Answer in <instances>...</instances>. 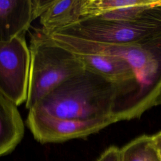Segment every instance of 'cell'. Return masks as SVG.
<instances>
[{
	"instance_id": "cell-8",
	"label": "cell",
	"mask_w": 161,
	"mask_h": 161,
	"mask_svg": "<svg viewBox=\"0 0 161 161\" xmlns=\"http://www.w3.org/2000/svg\"><path fill=\"white\" fill-rule=\"evenodd\" d=\"M17 106L0 92V157L11 153L23 137L25 126Z\"/></svg>"
},
{
	"instance_id": "cell-4",
	"label": "cell",
	"mask_w": 161,
	"mask_h": 161,
	"mask_svg": "<svg viewBox=\"0 0 161 161\" xmlns=\"http://www.w3.org/2000/svg\"><path fill=\"white\" fill-rule=\"evenodd\" d=\"M53 33L103 43H137L161 33V1H156L142 17L135 19H106L85 17Z\"/></svg>"
},
{
	"instance_id": "cell-15",
	"label": "cell",
	"mask_w": 161,
	"mask_h": 161,
	"mask_svg": "<svg viewBox=\"0 0 161 161\" xmlns=\"http://www.w3.org/2000/svg\"><path fill=\"white\" fill-rule=\"evenodd\" d=\"M158 161H160V159H159V160H158Z\"/></svg>"
},
{
	"instance_id": "cell-1",
	"label": "cell",
	"mask_w": 161,
	"mask_h": 161,
	"mask_svg": "<svg viewBox=\"0 0 161 161\" xmlns=\"http://www.w3.org/2000/svg\"><path fill=\"white\" fill-rule=\"evenodd\" d=\"M123 87L85 69L67 79L31 109L65 119H106L116 116L125 99Z\"/></svg>"
},
{
	"instance_id": "cell-10",
	"label": "cell",
	"mask_w": 161,
	"mask_h": 161,
	"mask_svg": "<svg viewBox=\"0 0 161 161\" xmlns=\"http://www.w3.org/2000/svg\"><path fill=\"white\" fill-rule=\"evenodd\" d=\"M158 160L152 136H140L119 149V161Z\"/></svg>"
},
{
	"instance_id": "cell-2",
	"label": "cell",
	"mask_w": 161,
	"mask_h": 161,
	"mask_svg": "<svg viewBox=\"0 0 161 161\" xmlns=\"http://www.w3.org/2000/svg\"><path fill=\"white\" fill-rule=\"evenodd\" d=\"M58 45L76 55H110L125 60L133 70L138 92L131 119L155 106L161 91V33L137 43L114 45L103 43L62 35L48 34Z\"/></svg>"
},
{
	"instance_id": "cell-7",
	"label": "cell",
	"mask_w": 161,
	"mask_h": 161,
	"mask_svg": "<svg viewBox=\"0 0 161 161\" xmlns=\"http://www.w3.org/2000/svg\"><path fill=\"white\" fill-rule=\"evenodd\" d=\"M40 16L36 0H0V42L25 36L32 21Z\"/></svg>"
},
{
	"instance_id": "cell-12",
	"label": "cell",
	"mask_w": 161,
	"mask_h": 161,
	"mask_svg": "<svg viewBox=\"0 0 161 161\" xmlns=\"http://www.w3.org/2000/svg\"><path fill=\"white\" fill-rule=\"evenodd\" d=\"M96 161H119V148L116 146L108 147Z\"/></svg>"
},
{
	"instance_id": "cell-14",
	"label": "cell",
	"mask_w": 161,
	"mask_h": 161,
	"mask_svg": "<svg viewBox=\"0 0 161 161\" xmlns=\"http://www.w3.org/2000/svg\"><path fill=\"white\" fill-rule=\"evenodd\" d=\"M158 105H161V91L155 101V106H158Z\"/></svg>"
},
{
	"instance_id": "cell-11",
	"label": "cell",
	"mask_w": 161,
	"mask_h": 161,
	"mask_svg": "<svg viewBox=\"0 0 161 161\" xmlns=\"http://www.w3.org/2000/svg\"><path fill=\"white\" fill-rule=\"evenodd\" d=\"M150 0H84L82 18L94 17L131 6L147 4Z\"/></svg>"
},
{
	"instance_id": "cell-3",
	"label": "cell",
	"mask_w": 161,
	"mask_h": 161,
	"mask_svg": "<svg viewBox=\"0 0 161 161\" xmlns=\"http://www.w3.org/2000/svg\"><path fill=\"white\" fill-rule=\"evenodd\" d=\"M30 62L25 107L30 110L62 83L86 68L77 55L58 45L42 28L30 33Z\"/></svg>"
},
{
	"instance_id": "cell-6",
	"label": "cell",
	"mask_w": 161,
	"mask_h": 161,
	"mask_svg": "<svg viewBox=\"0 0 161 161\" xmlns=\"http://www.w3.org/2000/svg\"><path fill=\"white\" fill-rule=\"evenodd\" d=\"M113 123L106 119L59 118L35 109L29 110L26 119L34 138L43 144L84 138Z\"/></svg>"
},
{
	"instance_id": "cell-13",
	"label": "cell",
	"mask_w": 161,
	"mask_h": 161,
	"mask_svg": "<svg viewBox=\"0 0 161 161\" xmlns=\"http://www.w3.org/2000/svg\"><path fill=\"white\" fill-rule=\"evenodd\" d=\"M153 143L158 155L159 159L161 161V131L154 135H152Z\"/></svg>"
},
{
	"instance_id": "cell-9",
	"label": "cell",
	"mask_w": 161,
	"mask_h": 161,
	"mask_svg": "<svg viewBox=\"0 0 161 161\" xmlns=\"http://www.w3.org/2000/svg\"><path fill=\"white\" fill-rule=\"evenodd\" d=\"M84 0H52L47 9L40 16L42 30L50 34L82 18Z\"/></svg>"
},
{
	"instance_id": "cell-5",
	"label": "cell",
	"mask_w": 161,
	"mask_h": 161,
	"mask_svg": "<svg viewBox=\"0 0 161 161\" xmlns=\"http://www.w3.org/2000/svg\"><path fill=\"white\" fill-rule=\"evenodd\" d=\"M30 62L25 36L0 42V92L16 106L26 101Z\"/></svg>"
}]
</instances>
